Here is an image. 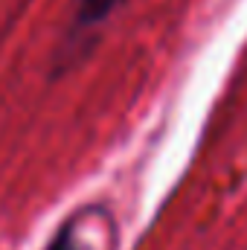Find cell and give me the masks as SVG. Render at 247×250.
<instances>
[{
  "label": "cell",
  "instance_id": "1",
  "mask_svg": "<svg viewBox=\"0 0 247 250\" xmlns=\"http://www.w3.org/2000/svg\"><path fill=\"white\" fill-rule=\"evenodd\" d=\"M125 0H73V15L67 23V32L56 50V73L70 70L76 62H82L99 41L102 29L114 18V12Z\"/></svg>",
  "mask_w": 247,
  "mask_h": 250
},
{
  "label": "cell",
  "instance_id": "2",
  "mask_svg": "<svg viewBox=\"0 0 247 250\" xmlns=\"http://www.w3.org/2000/svg\"><path fill=\"white\" fill-rule=\"evenodd\" d=\"M44 250H82L79 248V239H76V227L67 221L62 230L53 236V242H50Z\"/></svg>",
  "mask_w": 247,
  "mask_h": 250
}]
</instances>
